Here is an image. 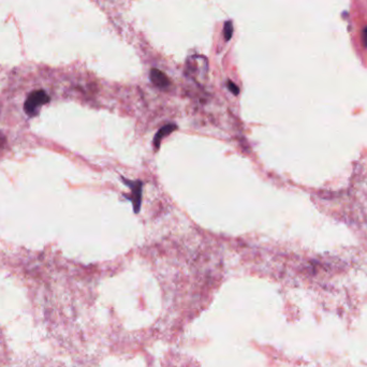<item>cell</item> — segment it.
Wrapping results in <instances>:
<instances>
[{
	"mask_svg": "<svg viewBox=\"0 0 367 367\" xmlns=\"http://www.w3.org/2000/svg\"><path fill=\"white\" fill-rule=\"evenodd\" d=\"M151 79H152V82L156 86H158V87L165 88L169 85V80H168L167 75L165 73H162L161 71H159V70H156V69L152 70Z\"/></svg>",
	"mask_w": 367,
	"mask_h": 367,
	"instance_id": "obj_2",
	"label": "cell"
},
{
	"mask_svg": "<svg viewBox=\"0 0 367 367\" xmlns=\"http://www.w3.org/2000/svg\"><path fill=\"white\" fill-rule=\"evenodd\" d=\"M176 127L175 126H173V125H169V126H166V127H163L159 132H158V135L157 136H156V138H155V143H156V146H159V143H160V140H161V138L163 137V136H166V135H169L170 134V132L172 131V130H174Z\"/></svg>",
	"mask_w": 367,
	"mask_h": 367,
	"instance_id": "obj_3",
	"label": "cell"
},
{
	"mask_svg": "<svg viewBox=\"0 0 367 367\" xmlns=\"http://www.w3.org/2000/svg\"><path fill=\"white\" fill-rule=\"evenodd\" d=\"M229 88H230V90L233 93H235V95H237V93H238V88L233 83H231V82H229Z\"/></svg>",
	"mask_w": 367,
	"mask_h": 367,
	"instance_id": "obj_6",
	"label": "cell"
},
{
	"mask_svg": "<svg viewBox=\"0 0 367 367\" xmlns=\"http://www.w3.org/2000/svg\"><path fill=\"white\" fill-rule=\"evenodd\" d=\"M362 43L363 45L365 46V48H367V27L364 29L363 31V35H362Z\"/></svg>",
	"mask_w": 367,
	"mask_h": 367,
	"instance_id": "obj_5",
	"label": "cell"
},
{
	"mask_svg": "<svg viewBox=\"0 0 367 367\" xmlns=\"http://www.w3.org/2000/svg\"><path fill=\"white\" fill-rule=\"evenodd\" d=\"M5 143H6V138H5V136L2 134V131H0V150H2V148L4 147Z\"/></svg>",
	"mask_w": 367,
	"mask_h": 367,
	"instance_id": "obj_7",
	"label": "cell"
},
{
	"mask_svg": "<svg viewBox=\"0 0 367 367\" xmlns=\"http://www.w3.org/2000/svg\"><path fill=\"white\" fill-rule=\"evenodd\" d=\"M50 101V97L44 90H36L31 92L25 102V112L29 117L36 116L41 106Z\"/></svg>",
	"mask_w": 367,
	"mask_h": 367,
	"instance_id": "obj_1",
	"label": "cell"
},
{
	"mask_svg": "<svg viewBox=\"0 0 367 367\" xmlns=\"http://www.w3.org/2000/svg\"><path fill=\"white\" fill-rule=\"evenodd\" d=\"M232 33H233V27H232V24H231L230 22H229V23H226L225 26H224V38H225V40H226V41L230 40V39H231V37H232Z\"/></svg>",
	"mask_w": 367,
	"mask_h": 367,
	"instance_id": "obj_4",
	"label": "cell"
}]
</instances>
